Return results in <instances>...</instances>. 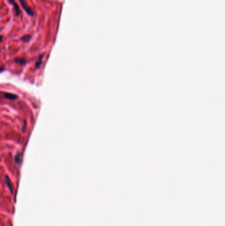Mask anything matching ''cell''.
I'll use <instances>...</instances> for the list:
<instances>
[{"instance_id": "cell-6", "label": "cell", "mask_w": 225, "mask_h": 226, "mask_svg": "<svg viewBox=\"0 0 225 226\" xmlns=\"http://www.w3.org/2000/svg\"><path fill=\"white\" fill-rule=\"evenodd\" d=\"M30 39H31V36H30V34L25 35V36H23V37L21 38L22 41H23V42H28V41H29L30 40Z\"/></svg>"}, {"instance_id": "cell-7", "label": "cell", "mask_w": 225, "mask_h": 226, "mask_svg": "<svg viewBox=\"0 0 225 226\" xmlns=\"http://www.w3.org/2000/svg\"><path fill=\"white\" fill-rule=\"evenodd\" d=\"M42 58H43V55H41V56H40L38 60V61L36 62V64H35V67H36V68H37V67H40V66L41 64H42Z\"/></svg>"}, {"instance_id": "cell-10", "label": "cell", "mask_w": 225, "mask_h": 226, "mask_svg": "<svg viewBox=\"0 0 225 226\" xmlns=\"http://www.w3.org/2000/svg\"><path fill=\"white\" fill-rule=\"evenodd\" d=\"M2 39H3V36H0V42H1L2 41Z\"/></svg>"}, {"instance_id": "cell-5", "label": "cell", "mask_w": 225, "mask_h": 226, "mask_svg": "<svg viewBox=\"0 0 225 226\" xmlns=\"http://www.w3.org/2000/svg\"><path fill=\"white\" fill-rule=\"evenodd\" d=\"M5 182H6L8 188H9V189L10 191H11V194H13V190L12 185H11V181H10L9 179V177H8L7 176H5Z\"/></svg>"}, {"instance_id": "cell-3", "label": "cell", "mask_w": 225, "mask_h": 226, "mask_svg": "<svg viewBox=\"0 0 225 226\" xmlns=\"http://www.w3.org/2000/svg\"><path fill=\"white\" fill-rule=\"evenodd\" d=\"M9 2L11 3V5H13V7H15V14L17 16H19L21 14V11L20 9H19V6L17 4L14 0H9Z\"/></svg>"}, {"instance_id": "cell-9", "label": "cell", "mask_w": 225, "mask_h": 226, "mask_svg": "<svg viewBox=\"0 0 225 226\" xmlns=\"http://www.w3.org/2000/svg\"><path fill=\"white\" fill-rule=\"evenodd\" d=\"M5 70V69L4 68H3V67H0V73H1V72H3V71Z\"/></svg>"}, {"instance_id": "cell-8", "label": "cell", "mask_w": 225, "mask_h": 226, "mask_svg": "<svg viewBox=\"0 0 225 226\" xmlns=\"http://www.w3.org/2000/svg\"><path fill=\"white\" fill-rule=\"evenodd\" d=\"M15 62L19 64H26V60L24 59H22V58H17V59L15 60Z\"/></svg>"}, {"instance_id": "cell-4", "label": "cell", "mask_w": 225, "mask_h": 226, "mask_svg": "<svg viewBox=\"0 0 225 226\" xmlns=\"http://www.w3.org/2000/svg\"><path fill=\"white\" fill-rule=\"evenodd\" d=\"M14 160H15V163H17L18 165H21V162H22L21 155L19 153H17V154L16 155Z\"/></svg>"}, {"instance_id": "cell-2", "label": "cell", "mask_w": 225, "mask_h": 226, "mask_svg": "<svg viewBox=\"0 0 225 226\" xmlns=\"http://www.w3.org/2000/svg\"><path fill=\"white\" fill-rule=\"evenodd\" d=\"M3 95H4V97L7 99L11 100V101H14L17 99V95H15V94L13 93H3Z\"/></svg>"}, {"instance_id": "cell-1", "label": "cell", "mask_w": 225, "mask_h": 226, "mask_svg": "<svg viewBox=\"0 0 225 226\" xmlns=\"http://www.w3.org/2000/svg\"><path fill=\"white\" fill-rule=\"evenodd\" d=\"M19 2H20L21 4L22 7H23L24 9L25 10V11H26L30 16H33L34 13H33V10L31 9V8H30L28 6L26 2H25V0H19Z\"/></svg>"}]
</instances>
